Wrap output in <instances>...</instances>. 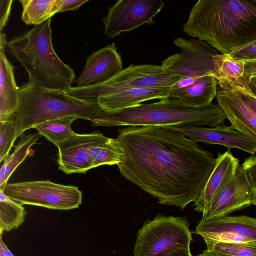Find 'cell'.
<instances>
[{
  "instance_id": "cell-1",
  "label": "cell",
  "mask_w": 256,
  "mask_h": 256,
  "mask_svg": "<svg viewBox=\"0 0 256 256\" xmlns=\"http://www.w3.org/2000/svg\"><path fill=\"white\" fill-rule=\"evenodd\" d=\"M122 176L158 203L184 210L198 198L216 164L210 152L164 126H126L116 138Z\"/></svg>"
},
{
  "instance_id": "cell-2",
  "label": "cell",
  "mask_w": 256,
  "mask_h": 256,
  "mask_svg": "<svg viewBox=\"0 0 256 256\" xmlns=\"http://www.w3.org/2000/svg\"><path fill=\"white\" fill-rule=\"evenodd\" d=\"M182 30L230 54L256 40V0H199Z\"/></svg>"
},
{
  "instance_id": "cell-3",
  "label": "cell",
  "mask_w": 256,
  "mask_h": 256,
  "mask_svg": "<svg viewBox=\"0 0 256 256\" xmlns=\"http://www.w3.org/2000/svg\"><path fill=\"white\" fill-rule=\"evenodd\" d=\"M226 114L218 104L204 107L188 106L176 98L140 104L122 110H102L90 120L92 126L108 127L127 126H166L180 124L214 127L224 126Z\"/></svg>"
},
{
  "instance_id": "cell-4",
  "label": "cell",
  "mask_w": 256,
  "mask_h": 256,
  "mask_svg": "<svg viewBox=\"0 0 256 256\" xmlns=\"http://www.w3.org/2000/svg\"><path fill=\"white\" fill-rule=\"evenodd\" d=\"M51 18L14 38L6 46L24 66L30 82L46 88L66 91L72 87L75 74L54 50Z\"/></svg>"
},
{
  "instance_id": "cell-5",
  "label": "cell",
  "mask_w": 256,
  "mask_h": 256,
  "mask_svg": "<svg viewBox=\"0 0 256 256\" xmlns=\"http://www.w3.org/2000/svg\"><path fill=\"white\" fill-rule=\"evenodd\" d=\"M18 105L14 114L17 136L45 122L66 116L90 120L102 109L97 104L74 98L66 91L50 90L32 82L18 87Z\"/></svg>"
},
{
  "instance_id": "cell-6",
  "label": "cell",
  "mask_w": 256,
  "mask_h": 256,
  "mask_svg": "<svg viewBox=\"0 0 256 256\" xmlns=\"http://www.w3.org/2000/svg\"><path fill=\"white\" fill-rule=\"evenodd\" d=\"M189 224L182 217L158 214L138 230L134 256H192Z\"/></svg>"
},
{
  "instance_id": "cell-7",
  "label": "cell",
  "mask_w": 256,
  "mask_h": 256,
  "mask_svg": "<svg viewBox=\"0 0 256 256\" xmlns=\"http://www.w3.org/2000/svg\"><path fill=\"white\" fill-rule=\"evenodd\" d=\"M182 78L168 72L161 65L131 64L104 82L72 87L66 92L79 100L94 103L99 97L129 88L170 89Z\"/></svg>"
},
{
  "instance_id": "cell-8",
  "label": "cell",
  "mask_w": 256,
  "mask_h": 256,
  "mask_svg": "<svg viewBox=\"0 0 256 256\" xmlns=\"http://www.w3.org/2000/svg\"><path fill=\"white\" fill-rule=\"evenodd\" d=\"M2 190L8 198L22 204L52 210L76 208L82 202V192L78 186L49 180L8 183Z\"/></svg>"
},
{
  "instance_id": "cell-9",
  "label": "cell",
  "mask_w": 256,
  "mask_h": 256,
  "mask_svg": "<svg viewBox=\"0 0 256 256\" xmlns=\"http://www.w3.org/2000/svg\"><path fill=\"white\" fill-rule=\"evenodd\" d=\"M174 44L180 52L164 60L161 66L168 73L181 78H199L212 74L213 57L217 52L206 42L194 38H178Z\"/></svg>"
},
{
  "instance_id": "cell-10",
  "label": "cell",
  "mask_w": 256,
  "mask_h": 256,
  "mask_svg": "<svg viewBox=\"0 0 256 256\" xmlns=\"http://www.w3.org/2000/svg\"><path fill=\"white\" fill-rule=\"evenodd\" d=\"M162 0H119L102 18L104 34L114 38L144 24H152L153 18L162 10Z\"/></svg>"
},
{
  "instance_id": "cell-11",
  "label": "cell",
  "mask_w": 256,
  "mask_h": 256,
  "mask_svg": "<svg viewBox=\"0 0 256 256\" xmlns=\"http://www.w3.org/2000/svg\"><path fill=\"white\" fill-rule=\"evenodd\" d=\"M253 190L246 172L242 166H238L230 180L212 201L202 220L228 216L232 212L252 204Z\"/></svg>"
},
{
  "instance_id": "cell-12",
  "label": "cell",
  "mask_w": 256,
  "mask_h": 256,
  "mask_svg": "<svg viewBox=\"0 0 256 256\" xmlns=\"http://www.w3.org/2000/svg\"><path fill=\"white\" fill-rule=\"evenodd\" d=\"M105 136L99 132L75 134L58 146V169L66 174L86 173L94 168L90 148Z\"/></svg>"
},
{
  "instance_id": "cell-13",
  "label": "cell",
  "mask_w": 256,
  "mask_h": 256,
  "mask_svg": "<svg viewBox=\"0 0 256 256\" xmlns=\"http://www.w3.org/2000/svg\"><path fill=\"white\" fill-rule=\"evenodd\" d=\"M184 134L194 142L208 144H220L228 150L237 148L252 155L256 153V142L231 126L208 128L193 124H180L164 126Z\"/></svg>"
},
{
  "instance_id": "cell-14",
  "label": "cell",
  "mask_w": 256,
  "mask_h": 256,
  "mask_svg": "<svg viewBox=\"0 0 256 256\" xmlns=\"http://www.w3.org/2000/svg\"><path fill=\"white\" fill-rule=\"evenodd\" d=\"M122 70L121 55L115 44L104 47L86 57L84 68L75 80L84 87L104 82Z\"/></svg>"
},
{
  "instance_id": "cell-15",
  "label": "cell",
  "mask_w": 256,
  "mask_h": 256,
  "mask_svg": "<svg viewBox=\"0 0 256 256\" xmlns=\"http://www.w3.org/2000/svg\"><path fill=\"white\" fill-rule=\"evenodd\" d=\"M216 98L231 127L256 142V114L238 92L218 89Z\"/></svg>"
},
{
  "instance_id": "cell-16",
  "label": "cell",
  "mask_w": 256,
  "mask_h": 256,
  "mask_svg": "<svg viewBox=\"0 0 256 256\" xmlns=\"http://www.w3.org/2000/svg\"><path fill=\"white\" fill-rule=\"evenodd\" d=\"M194 232L204 240L229 234L256 242V218L242 215L201 220Z\"/></svg>"
},
{
  "instance_id": "cell-17",
  "label": "cell",
  "mask_w": 256,
  "mask_h": 256,
  "mask_svg": "<svg viewBox=\"0 0 256 256\" xmlns=\"http://www.w3.org/2000/svg\"><path fill=\"white\" fill-rule=\"evenodd\" d=\"M240 162L228 150L218 153L214 167L198 199L194 202L196 211L204 214L212 201L234 174Z\"/></svg>"
},
{
  "instance_id": "cell-18",
  "label": "cell",
  "mask_w": 256,
  "mask_h": 256,
  "mask_svg": "<svg viewBox=\"0 0 256 256\" xmlns=\"http://www.w3.org/2000/svg\"><path fill=\"white\" fill-rule=\"evenodd\" d=\"M6 34H0V122L8 120L15 114L18 105V87L14 74V67L8 60L4 49Z\"/></svg>"
},
{
  "instance_id": "cell-19",
  "label": "cell",
  "mask_w": 256,
  "mask_h": 256,
  "mask_svg": "<svg viewBox=\"0 0 256 256\" xmlns=\"http://www.w3.org/2000/svg\"><path fill=\"white\" fill-rule=\"evenodd\" d=\"M168 88H133L98 98L94 102L102 110H116L128 108L154 99L170 98Z\"/></svg>"
},
{
  "instance_id": "cell-20",
  "label": "cell",
  "mask_w": 256,
  "mask_h": 256,
  "mask_svg": "<svg viewBox=\"0 0 256 256\" xmlns=\"http://www.w3.org/2000/svg\"><path fill=\"white\" fill-rule=\"evenodd\" d=\"M218 82L212 74L204 76L186 87L170 90V98H176L194 107L212 104L218 92Z\"/></svg>"
},
{
  "instance_id": "cell-21",
  "label": "cell",
  "mask_w": 256,
  "mask_h": 256,
  "mask_svg": "<svg viewBox=\"0 0 256 256\" xmlns=\"http://www.w3.org/2000/svg\"><path fill=\"white\" fill-rule=\"evenodd\" d=\"M212 76L220 88L226 90L236 84L244 75L246 62L232 58L230 54H217L214 56Z\"/></svg>"
},
{
  "instance_id": "cell-22",
  "label": "cell",
  "mask_w": 256,
  "mask_h": 256,
  "mask_svg": "<svg viewBox=\"0 0 256 256\" xmlns=\"http://www.w3.org/2000/svg\"><path fill=\"white\" fill-rule=\"evenodd\" d=\"M42 136L38 132L28 135L23 134L20 136V138L13 153L4 161L0 168V190H4L10 176L28 155L31 146L36 144Z\"/></svg>"
},
{
  "instance_id": "cell-23",
  "label": "cell",
  "mask_w": 256,
  "mask_h": 256,
  "mask_svg": "<svg viewBox=\"0 0 256 256\" xmlns=\"http://www.w3.org/2000/svg\"><path fill=\"white\" fill-rule=\"evenodd\" d=\"M22 19L27 25L41 24L59 12L60 0H20Z\"/></svg>"
},
{
  "instance_id": "cell-24",
  "label": "cell",
  "mask_w": 256,
  "mask_h": 256,
  "mask_svg": "<svg viewBox=\"0 0 256 256\" xmlns=\"http://www.w3.org/2000/svg\"><path fill=\"white\" fill-rule=\"evenodd\" d=\"M76 116H66L51 120L34 127L39 134L54 144L57 147L64 140L76 133L71 126L76 119Z\"/></svg>"
},
{
  "instance_id": "cell-25",
  "label": "cell",
  "mask_w": 256,
  "mask_h": 256,
  "mask_svg": "<svg viewBox=\"0 0 256 256\" xmlns=\"http://www.w3.org/2000/svg\"><path fill=\"white\" fill-rule=\"evenodd\" d=\"M23 204L8 198L0 190V235L18 228L27 214Z\"/></svg>"
},
{
  "instance_id": "cell-26",
  "label": "cell",
  "mask_w": 256,
  "mask_h": 256,
  "mask_svg": "<svg viewBox=\"0 0 256 256\" xmlns=\"http://www.w3.org/2000/svg\"><path fill=\"white\" fill-rule=\"evenodd\" d=\"M206 250L222 256H256V242H206Z\"/></svg>"
},
{
  "instance_id": "cell-27",
  "label": "cell",
  "mask_w": 256,
  "mask_h": 256,
  "mask_svg": "<svg viewBox=\"0 0 256 256\" xmlns=\"http://www.w3.org/2000/svg\"><path fill=\"white\" fill-rule=\"evenodd\" d=\"M18 138L15 120L9 119L0 122V162L4 161L10 155L14 143Z\"/></svg>"
},
{
  "instance_id": "cell-28",
  "label": "cell",
  "mask_w": 256,
  "mask_h": 256,
  "mask_svg": "<svg viewBox=\"0 0 256 256\" xmlns=\"http://www.w3.org/2000/svg\"><path fill=\"white\" fill-rule=\"evenodd\" d=\"M230 54L233 58L247 62H256V40L234 50Z\"/></svg>"
},
{
  "instance_id": "cell-29",
  "label": "cell",
  "mask_w": 256,
  "mask_h": 256,
  "mask_svg": "<svg viewBox=\"0 0 256 256\" xmlns=\"http://www.w3.org/2000/svg\"><path fill=\"white\" fill-rule=\"evenodd\" d=\"M246 170L253 190L252 204L256 206V155L245 158L241 165Z\"/></svg>"
},
{
  "instance_id": "cell-30",
  "label": "cell",
  "mask_w": 256,
  "mask_h": 256,
  "mask_svg": "<svg viewBox=\"0 0 256 256\" xmlns=\"http://www.w3.org/2000/svg\"><path fill=\"white\" fill-rule=\"evenodd\" d=\"M227 90L234 91L239 94L249 107L256 114V96L238 86H232Z\"/></svg>"
},
{
  "instance_id": "cell-31",
  "label": "cell",
  "mask_w": 256,
  "mask_h": 256,
  "mask_svg": "<svg viewBox=\"0 0 256 256\" xmlns=\"http://www.w3.org/2000/svg\"><path fill=\"white\" fill-rule=\"evenodd\" d=\"M12 2V0H0V32H2V30L5 26L8 21L10 14Z\"/></svg>"
},
{
  "instance_id": "cell-32",
  "label": "cell",
  "mask_w": 256,
  "mask_h": 256,
  "mask_svg": "<svg viewBox=\"0 0 256 256\" xmlns=\"http://www.w3.org/2000/svg\"><path fill=\"white\" fill-rule=\"evenodd\" d=\"M88 0H60L59 12L78 8Z\"/></svg>"
},
{
  "instance_id": "cell-33",
  "label": "cell",
  "mask_w": 256,
  "mask_h": 256,
  "mask_svg": "<svg viewBox=\"0 0 256 256\" xmlns=\"http://www.w3.org/2000/svg\"><path fill=\"white\" fill-rule=\"evenodd\" d=\"M0 236V252L4 256H14L3 242L2 238V235Z\"/></svg>"
},
{
  "instance_id": "cell-34",
  "label": "cell",
  "mask_w": 256,
  "mask_h": 256,
  "mask_svg": "<svg viewBox=\"0 0 256 256\" xmlns=\"http://www.w3.org/2000/svg\"><path fill=\"white\" fill-rule=\"evenodd\" d=\"M196 256H222L216 254L213 252L210 251V250H204L202 254H200Z\"/></svg>"
},
{
  "instance_id": "cell-35",
  "label": "cell",
  "mask_w": 256,
  "mask_h": 256,
  "mask_svg": "<svg viewBox=\"0 0 256 256\" xmlns=\"http://www.w3.org/2000/svg\"><path fill=\"white\" fill-rule=\"evenodd\" d=\"M0 256H4L2 252H0Z\"/></svg>"
}]
</instances>
